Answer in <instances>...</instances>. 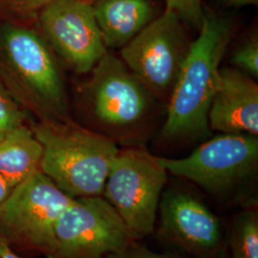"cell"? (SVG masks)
<instances>
[{
    "mask_svg": "<svg viewBox=\"0 0 258 258\" xmlns=\"http://www.w3.org/2000/svg\"><path fill=\"white\" fill-rule=\"evenodd\" d=\"M231 33L230 20L205 13L200 34L190 43L170 94L166 122L160 133L162 143L170 145L210 138L209 112Z\"/></svg>",
    "mask_w": 258,
    "mask_h": 258,
    "instance_id": "cell-1",
    "label": "cell"
},
{
    "mask_svg": "<svg viewBox=\"0 0 258 258\" xmlns=\"http://www.w3.org/2000/svg\"><path fill=\"white\" fill-rule=\"evenodd\" d=\"M159 160L168 173L190 181L224 208L257 204V136L223 134L207 140L187 157Z\"/></svg>",
    "mask_w": 258,
    "mask_h": 258,
    "instance_id": "cell-2",
    "label": "cell"
},
{
    "mask_svg": "<svg viewBox=\"0 0 258 258\" xmlns=\"http://www.w3.org/2000/svg\"><path fill=\"white\" fill-rule=\"evenodd\" d=\"M32 130L43 149V174L73 198L102 196L119 151L112 139L66 120H40Z\"/></svg>",
    "mask_w": 258,
    "mask_h": 258,
    "instance_id": "cell-3",
    "label": "cell"
},
{
    "mask_svg": "<svg viewBox=\"0 0 258 258\" xmlns=\"http://www.w3.org/2000/svg\"><path fill=\"white\" fill-rule=\"evenodd\" d=\"M0 67L16 96L42 120L67 117L64 80L44 37L29 28L5 25L0 30Z\"/></svg>",
    "mask_w": 258,
    "mask_h": 258,
    "instance_id": "cell-4",
    "label": "cell"
},
{
    "mask_svg": "<svg viewBox=\"0 0 258 258\" xmlns=\"http://www.w3.org/2000/svg\"><path fill=\"white\" fill-rule=\"evenodd\" d=\"M87 101L102 134L116 144L142 146L154 96L123 61L108 52L92 69Z\"/></svg>",
    "mask_w": 258,
    "mask_h": 258,
    "instance_id": "cell-5",
    "label": "cell"
},
{
    "mask_svg": "<svg viewBox=\"0 0 258 258\" xmlns=\"http://www.w3.org/2000/svg\"><path fill=\"white\" fill-rule=\"evenodd\" d=\"M167 173L159 157L143 146L119 148L111 164L102 196L136 241L154 233Z\"/></svg>",
    "mask_w": 258,
    "mask_h": 258,
    "instance_id": "cell-6",
    "label": "cell"
},
{
    "mask_svg": "<svg viewBox=\"0 0 258 258\" xmlns=\"http://www.w3.org/2000/svg\"><path fill=\"white\" fill-rule=\"evenodd\" d=\"M73 199L38 170L13 188L0 209V233L13 247L49 258L55 223Z\"/></svg>",
    "mask_w": 258,
    "mask_h": 258,
    "instance_id": "cell-7",
    "label": "cell"
},
{
    "mask_svg": "<svg viewBox=\"0 0 258 258\" xmlns=\"http://www.w3.org/2000/svg\"><path fill=\"white\" fill-rule=\"evenodd\" d=\"M135 241L102 196L74 198L55 223L49 258H111Z\"/></svg>",
    "mask_w": 258,
    "mask_h": 258,
    "instance_id": "cell-8",
    "label": "cell"
},
{
    "mask_svg": "<svg viewBox=\"0 0 258 258\" xmlns=\"http://www.w3.org/2000/svg\"><path fill=\"white\" fill-rule=\"evenodd\" d=\"M154 230L163 244L194 258H226L227 229L201 197L181 186L163 191Z\"/></svg>",
    "mask_w": 258,
    "mask_h": 258,
    "instance_id": "cell-9",
    "label": "cell"
},
{
    "mask_svg": "<svg viewBox=\"0 0 258 258\" xmlns=\"http://www.w3.org/2000/svg\"><path fill=\"white\" fill-rule=\"evenodd\" d=\"M183 24L165 11L121 47L120 59L153 96L166 97L175 85L191 43Z\"/></svg>",
    "mask_w": 258,
    "mask_h": 258,
    "instance_id": "cell-10",
    "label": "cell"
},
{
    "mask_svg": "<svg viewBox=\"0 0 258 258\" xmlns=\"http://www.w3.org/2000/svg\"><path fill=\"white\" fill-rule=\"evenodd\" d=\"M39 25L53 52L78 74L92 71L107 53L88 0H55L40 10Z\"/></svg>",
    "mask_w": 258,
    "mask_h": 258,
    "instance_id": "cell-11",
    "label": "cell"
},
{
    "mask_svg": "<svg viewBox=\"0 0 258 258\" xmlns=\"http://www.w3.org/2000/svg\"><path fill=\"white\" fill-rule=\"evenodd\" d=\"M212 131L258 135V85L242 71L223 68L209 112Z\"/></svg>",
    "mask_w": 258,
    "mask_h": 258,
    "instance_id": "cell-12",
    "label": "cell"
},
{
    "mask_svg": "<svg viewBox=\"0 0 258 258\" xmlns=\"http://www.w3.org/2000/svg\"><path fill=\"white\" fill-rule=\"evenodd\" d=\"M105 46L123 47L156 19L151 0H91Z\"/></svg>",
    "mask_w": 258,
    "mask_h": 258,
    "instance_id": "cell-13",
    "label": "cell"
},
{
    "mask_svg": "<svg viewBox=\"0 0 258 258\" xmlns=\"http://www.w3.org/2000/svg\"><path fill=\"white\" fill-rule=\"evenodd\" d=\"M43 149L32 128L20 125L0 136V175L12 188L40 170Z\"/></svg>",
    "mask_w": 258,
    "mask_h": 258,
    "instance_id": "cell-14",
    "label": "cell"
},
{
    "mask_svg": "<svg viewBox=\"0 0 258 258\" xmlns=\"http://www.w3.org/2000/svg\"><path fill=\"white\" fill-rule=\"evenodd\" d=\"M226 229V258H258L257 204L232 214Z\"/></svg>",
    "mask_w": 258,
    "mask_h": 258,
    "instance_id": "cell-15",
    "label": "cell"
},
{
    "mask_svg": "<svg viewBox=\"0 0 258 258\" xmlns=\"http://www.w3.org/2000/svg\"><path fill=\"white\" fill-rule=\"evenodd\" d=\"M25 116L9 91L0 83V136L24 124Z\"/></svg>",
    "mask_w": 258,
    "mask_h": 258,
    "instance_id": "cell-16",
    "label": "cell"
},
{
    "mask_svg": "<svg viewBox=\"0 0 258 258\" xmlns=\"http://www.w3.org/2000/svg\"><path fill=\"white\" fill-rule=\"evenodd\" d=\"M165 2L166 12H172L183 23L200 29L205 17L202 0H165Z\"/></svg>",
    "mask_w": 258,
    "mask_h": 258,
    "instance_id": "cell-17",
    "label": "cell"
},
{
    "mask_svg": "<svg viewBox=\"0 0 258 258\" xmlns=\"http://www.w3.org/2000/svg\"><path fill=\"white\" fill-rule=\"evenodd\" d=\"M232 63L240 68L243 73L251 78L258 77V41L251 37L236 49L232 55Z\"/></svg>",
    "mask_w": 258,
    "mask_h": 258,
    "instance_id": "cell-18",
    "label": "cell"
},
{
    "mask_svg": "<svg viewBox=\"0 0 258 258\" xmlns=\"http://www.w3.org/2000/svg\"><path fill=\"white\" fill-rule=\"evenodd\" d=\"M111 258H185L177 253H163L156 252L141 245L140 241H135L128 248L123 249L120 253L113 255Z\"/></svg>",
    "mask_w": 258,
    "mask_h": 258,
    "instance_id": "cell-19",
    "label": "cell"
},
{
    "mask_svg": "<svg viewBox=\"0 0 258 258\" xmlns=\"http://www.w3.org/2000/svg\"><path fill=\"white\" fill-rule=\"evenodd\" d=\"M55 0H0L6 8L19 13H33L40 11Z\"/></svg>",
    "mask_w": 258,
    "mask_h": 258,
    "instance_id": "cell-20",
    "label": "cell"
},
{
    "mask_svg": "<svg viewBox=\"0 0 258 258\" xmlns=\"http://www.w3.org/2000/svg\"><path fill=\"white\" fill-rule=\"evenodd\" d=\"M0 258H23L15 250L14 247L10 244L0 233Z\"/></svg>",
    "mask_w": 258,
    "mask_h": 258,
    "instance_id": "cell-21",
    "label": "cell"
},
{
    "mask_svg": "<svg viewBox=\"0 0 258 258\" xmlns=\"http://www.w3.org/2000/svg\"><path fill=\"white\" fill-rule=\"evenodd\" d=\"M12 190H13V188L3 179V177L0 175V209L6 202V200L8 199Z\"/></svg>",
    "mask_w": 258,
    "mask_h": 258,
    "instance_id": "cell-22",
    "label": "cell"
},
{
    "mask_svg": "<svg viewBox=\"0 0 258 258\" xmlns=\"http://www.w3.org/2000/svg\"><path fill=\"white\" fill-rule=\"evenodd\" d=\"M224 4L231 7H243L249 5H257L258 0H222Z\"/></svg>",
    "mask_w": 258,
    "mask_h": 258,
    "instance_id": "cell-23",
    "label": "cell"
}]
</instances>
